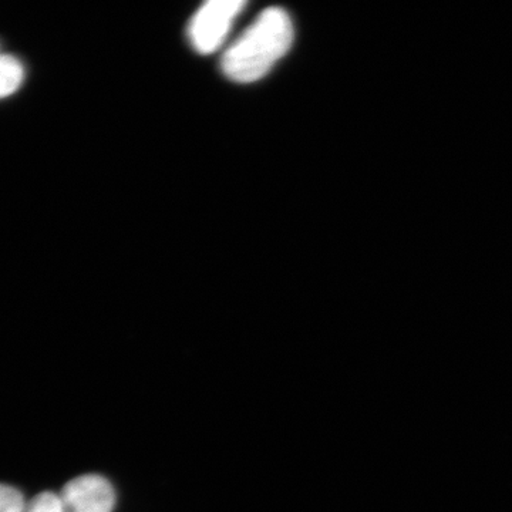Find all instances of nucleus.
<instances>
[{"label":"nucleus","instance_id":"nucleus-1","mask_svg":"<svg viewBox=\"0 0 512 512\" xmlns=\"http://www.w3.org/2000/svg\"><path fill=\"white\" fill-rule=\"evenodd\" d=\"M293 43L291 16L281 8L265 9L251 26L228 47L221 69L228 79L252 83L274 69Z\"/></svg>","mask_w":512,"mask_h":512},{"label":"nucleus","instance_id":"nucleus-2","mask_svg":"<svg viewBox=\"0 0 512 512\" xmlns=\"http://www.w3.org/2000/svg\"><path fill=\"white\" fill-rule=\"evenodd\" d=\"M244 8L245 2L242 0H212L205 3L195 13L188 28L192 47L201 55H211L220 49Z\"/></svg>","mask_w":512,"mask_h":512},{"label":"nucleus","instance_id":"nucleus-3","mask_svg":"<svg viewBox=\"0 0 512 512\" xmlns=\"http://www.w3.org/2000/svg\"><path fill=\"white\" fill-rule=\"evenodd\" d=\"M66 512H113L116 491L107 478L87 474L64 485L62 495Z\"/></svg>","mask_w":512,"mask_h":512},{"label":"nucleus","instance_id":"nucleus-4","mask_svg":"<svg viewBox=\"0 0 512 512\" xmlns=\"http://www.w3.org/2000/svg\"><path fill=\"white\" fill-rule=\"evenodd\" d=\"M22 82V63L12 56H0V97L15 93Z\"/></svg>","mask_w":512,"mask_h":512},{"label":"nucleus","instance_id":"nucleus-5","mask_svg":"<svg viewBox=\"0 0 512 512\" xmlns=\"http://www.w3.org/2000/svg\"><path fill=\"white\" fill-rule=\"evenodd\" d=\"M23 512H66V510L60 495L46 491L36 495L29 504H26Z\"/></svg>","mask_w":512,"mask_h":512},{"label":"nucleus","instance_id":"nucleus-6","mask_svg":"<svg viewBox=\"0 0 512 512\" xmlns=\"http://www.w3.org/2000/svg\"><path fill=\"white\" fill-rule=\"evenodd\" d=\"M26 503L18 488L0 484V512H23Z\"/></svg>","mask_w":512,"mask_h":512}]
</instances>
